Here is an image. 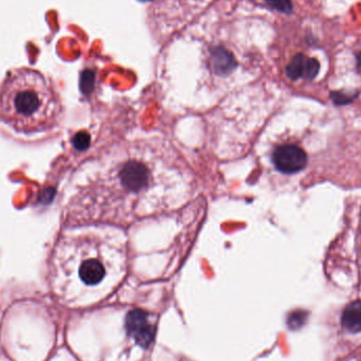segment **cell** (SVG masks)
<instances>
[{
    "label": "cell",
    "mask_w": 361,
    "mask_h": 361,
    "mask_svg": "<svg viewBox=\"0 0 361 361\" xmlns=\"http://www.w3.org/2000/svg\"><path fill=\"white\" fill-rule=\"evenodd\" d=\"M193 175L160 138L123 141L97 161L73 200L75 224L128 226L164 215L188 201Z\"/></svg>",
    "instance_id": "6da1fadb"
},
{
    "label": "cell",
    "mask_w": 361,
    "mask_h": 361,
    "mask_svg": "<svg viewBox=\"0 0 361 361\" xmlns=\"http://www.w3.org/2000/svg\"><path fill=\"white\" fill-rule=\"evenodd\" d=\"M128 242L108 224H79L56 241L48 265L49 287L62 305L86 307L101 303L125 278Z\"/></svg>",
    "instance_id": "7a4b0ae2"
},
{
    "label": "cell",
    "mask_w": 361,
    "mask_h": 361,
    "mask_svg": "<svg viewBox=\"0 0 361 361\" xmlns=\"http://www.w3.org/2000/svg\"><path fill=\"white\" fill-rule=\"evenodd\" d=\"M62 116L61 97L40 71L14 69L0 83V124L14 136L45 138L58 128Z\"/></svg>",
    "instance_id": "3957f363"
},
{
    "label": "cell",
    "mask_w": 361,
    "mask_h": 361,
    "mask_svg": "<svg viewBox=\"0 0 361 361\" xmlns=\"http://www.w3.org/2000/svg\"><path fill=\"white\" fill-rule=\"evenodd\" d=\"M269 164L281 175H295L307 164V156L301 147L289 143L275 144L266 154Z\"/></svg>",
    "instance_id": "277c9868"
},
{
    "label": "cell",
    "mask_w": 361,
    "mask_h": 361,
    "mask_svg": "<svg viewBox=\"0 0 361 361\" xmlns=\"http://www.w3.org/2000/svg\"><path fill=\"white\" fill-rule=\"evenodd\" d=\"M128 333L134 338L140 346H146L154 339V328L148 320V316L142 311H134L129 313L126 320Z\"/></svg>",
    "instance_id": "5b68a950"
},
{
    "label": "cell",
    "mask_w": 361,
    "mask_h": 361,
    "mask_svg": "<svg viewBox=\"0 0 361 361\" xmlns=\"http://www.w3.org/2000/svg\"><path fill=\"white\" fill-rule=\"evenodd\" d=\"M340 328L346 337L361 335V301L346 305L340 317Z\"/></svg>",
    "instance_id": "8992f818"
},
{
    "label": "cell",
    "mask_w": 361,
    "mask_h": 361,
    "mask_svg": "<svg viewBox=\"0 0 361 361\" xmlns=\"http://www.w3.org/2000/svg\"><path fill=\"white\" fill-rule=\"evenodd\" d=\"M307 57L303 54H297L291 63L287 66L285 73L287 77L291 81H297V79L305 77V67H307Z\"/></svg>",
    "instance_id": "52a82bcc"
},
{
    "label": "cell",
    "mask_w": 361,
    "mask_h": 361,
    "mask_svg": "<svg viewBox=\"0 0 361 361\" xmlns=\"http://www.w3.org/2000/svg\"><path fill=\"white\" fill-rule=\"evenodd\" d=\"M320 65L318 63L317 59L315 58H307V67H305V77L303 79H315L317 77L318 72H319Z\"/></svg>",
    "instance_id": "ba28073f"
},
{
    "label": "cell",
    "mask_w": 361,
    "mask_h": 361,
    "mask_svg": "<svg viewBox=\"0 0 361 361\" xmlns=\"http://www.w3.org/2000/svg\"><path fill=\"white\" fill-rule=\"evenodd\" d=\"M268 1L275 9L280 11L289 12L291 10V0H268Z\"/></svg>",
    "instance_id": "9c48e42d"
},
{
    "label": "cell",
    "mask_w": 361,
    "mask_h": 361,
    "mask_svg": "<svg viewBox=\"0 0 361 361\" xmlns=\"http://www.w3.org/2000/svg\"><path fill=\"white\" fill-rule=\"evenodd\" d=\"M359 264H360L361 268V239L360 241H359Z\"/></svg>",
    "instance_id": "30bf717a"
}]
</instances>
